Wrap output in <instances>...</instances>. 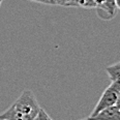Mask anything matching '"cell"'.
Instances as JSON below:
<instances>
[{
  "label": "cell",
  "mask_w": 120,
  "mask_h": 120,
  "mask_svg": "<svg viewBox=\"0 0 120 120\" xmlns=\"http://www.w3.org/2000/svg\"><path fill=\"white\" fill-rule=\"evenodd\" d=\"M12 106L27 120H33L41 110V107L31 90H24Z\"/></svg>",
  "instance_id": "cell-1"
},
{
  "label": "cell",
  "mask_w": 120,
  "mask_h": 120,
  "mask_svg": "<svg viewBox=\"0 0 120 120\" xmlns=\"http://www.w3.org/2000/svg\"><path fill=\"white\" fill-rule=\"evenodd\" d=\"M119 96H120V84L119 81L111 82V84L105 89L102 92L101 98L98 99L96 106L94 107L93 111L91 112L90 116H94L101 110L112 107L114 105H119Z\"/></svg>",
  "instance_id": "cell-2"
},
{
  "label": "cell",
  "mask_w": 120,
  "mask_h": 120,
  "mask_svg": "<svg viewBox=\"0 0 120 120\" xmlns=\"http://www.w3.org/2000/svg\"><path fill=\"white\" fill-rule=\"evenodd\" d=\"M119 8V0H105L101 5L95 7L98 18L105 20V21H109V20L115 18Z\"/></svg>",
  "instance_id": "cell-3"
},
{
  "label": "cell",
  "mask_w": 120,
  "mask_h": 120,
  "mask_svg": "<svg viewBox=\"0 0 120 120\" xmlns=\"http://www.w3.org/2000/svg\"><path fill=\"white\" fill-rule=\"evenodd\" d=\"M89 120H120V109L119 105H114L98 112L94 116H89Z\"/></svg>",
  "instance_id": "cell-4"
},
{
  "label": "cell",
  "mask_w": 120,
  "mask_h": 120,
  "mask_svg": "<svg viewBox=\"0 0 120 120\" xmlns=\"http://www.w3.org/2000/svg\"><path fill=\"white\" fill-rule=\"evenodd\" d=\"M106 71L108 74L111 82L114 81H119V76H120V62H116L115 64H112L110 66H107Z\"/></svg>",
  "instance_id": "cell-5"
},
{
  "label": "cell",
  "mask_w": 120,
  "mask_h": 120,
  "mask_svg": "<svg viewBox=\"0 0 120 120\" xmlns=\"http://www.w3.org/2000/svg\"><path fill=\"white\" fill-rule=\"evenodd\" d=\"M104 1L105 0H78V6L84 8H95Z\"/></svg>",
  "instance_id": "cell-6"
},
{
  "label": "cell",
  "mask_w": 120,
  "mask_h": 120,
  "mask_svg": "<svg viewBox=\"0 0 120 120\" xmlns=\"http://www.w3.org/2000/svg\"><path fill=\"white\" fill-rule=\"evenodd\" d=\"M33 120H51V118L49 117V115L46 113V111H45L44 109H41L39 110V112L37 113V115L35 117H34V119Z\"/></svg>",
  "instance_id": "cell-7"
},
{
  "label": "cell",
  "mask_w": 120,
  "mask_h": 120,
  "mask_svg": "<svg viewBox=\"0 0 120 120\" xmlns=\"http://www.w3.org/2000/svg\"><path fill=\"white\" fill-rule=\"evenodd\" d=\"M55 5L60 6H71V0H54Z\"/></svg>",
  "instance_id": "cell-8"
},
{
  "label": "cell",
  "mask_w": 120,
  "mask_h": 120,
  "mask_svg": "<svg viewBox=\"0 0 120 120\" xmlns=\"http://www.w3.org/2000/svg\"><path fill=\"white\" fill-rule=\"evenodd\" d=\"M32 2H37V3H41V4H47V5H55L54 0H29Z\"/></svg>",
  "instance_id": "cell-9"
},
{
  "label": "cell",
  "mask_w": 120,
  "mask_h": 120,
  "mask_svg": "<svg viewBox=\"0 0 120 120\" xmlns=\"http://www.w3.org/2000/svg\"><path fill=\"white\" fill-rule=\"evenodd\" d=\"M2 1H3V0H0V6H1V3H2Z\"/></svg>",
  "instance_id": "cell-10"
},
{
  "label": "cell",
  "mask_w": 120,
  "mask_h": 120,
  "mask_svg": "<svg viewBox=\"0 0 120 120\" xmlns=\"http://www.w3.org/2000/svg\"><path fill=\"white\" fill-rule=\"evenodd\" d=\"M82 120H89V119H87V118H85V119H82Z\"/></svg>",
  "instance_id": "cell-11"
},
{
  "label": "cell",
  "mask_w": 120,
  "mask_h": 120,
  "mask_svg": "<svg viewBox=\"0 0 120 120\" xmlns=\"http://www.w3.org/2000/svg\"><path fill=\"white\" fill-rule=\"evenodd\" d=\"M51 120H52V119H51Z\"/></svg>",
  "instance_id": "cell-12"
}]
</instances>
